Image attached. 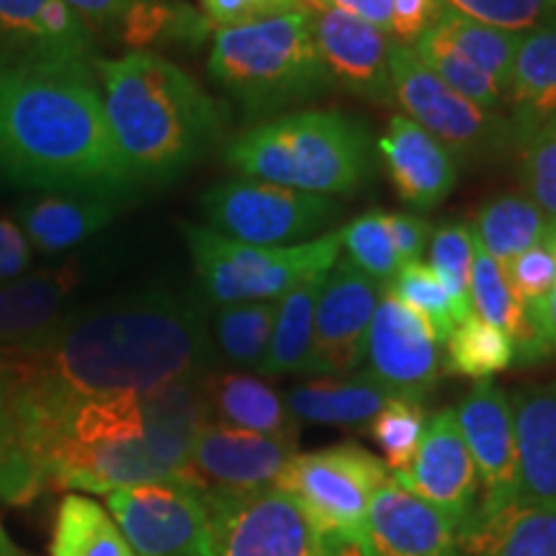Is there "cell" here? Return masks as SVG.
Masks as SVG:
<instances>
[{
  "mask_svg": "<svg viewBox=\"0 0 556 556\" xmlns=\"http://www.w3.org/2000/svg\"><path fill=\"white\" fill-rule=\"evenodd\" d=\"M65 3L99 29H116L137 0H65Z\"/></svg>",
  "mask_w": 556,
  "mask_h": 556,
  "instance_id": "f907efd6",
  "label": "cell"
},
{
  "mask_svg": "<svg viewBox=\"0 0 556 556\" xmlns=\"http://www.w3.org/2000/svg\"><path fill=\"white\" fill-rule=\"evenodd\" d=\"M225 160L248 180L348 197L371 176V135L343 111H296L242 131Z\"/></svg>",
  "mask_w": 556,
  "mask_h": 556,
  "instance_id": "5b68a950",
  "label": "cell"
},
{
  "mask_svg": "<svg viewBox=\"0 0 556 556\" xmlns=\"http://www.w3.org/2000/svg\"><path fill=\"white\" fill-rule=\"evenodd\" d=\"M0 170L34 189L106 201L139 186L80 60H0Z\"/></svg>",
  "mask_w": 556,
  "mask_h": 556,
  "instance_id": "3957f363",
  "label": "cell"
},
{
  "mask_svg": "<svg viewBox=\"0 0 556 556\" xmlns=\"http://www.w3.org/2000/svg\"><path fill=\"white\" fill-rule=\"evenodd\" d=\"M278 299L268 302H242L217 307L212 323V343L222 358L238 368L261 371L268 356L270 336H274Z\"/></svg>",
  "mask_w": 556,
  "mask_h": 556,
  "instance_id": "1f68e13d",
  "label": "cell"
},
{
  "mask_svg": "<svg viewBox=\"0 0 556 556\" xmlns=\"http://www.w3.org/2000/svg\"><path fill=\"white\" fill-rule=\"evenodd\" d=\"M208 75L250 119L315 101L332 83L312 37L309 5L258 24L219 29Z\"/></svg>",
  "mask_w": 556,
  "mask_h": 556,
  "instance_id": "8992f818",
  "label": "cell"
},
{
  "mask_svg": "<svg viewBox=\"0 0 556 556\" xmlns=\"http://www.w3.org/2000/svg\"><path fill=\"white\" fill-rule=\"evenodd\" d=\"M307 5V0H201L206 21L217 26V31L287 16V13L304 11Z\"/></svg>",
  "mask_w": 556,
  "mask_h": 556,
  "instance_id": "f6af8a7d",
  "label": "cell"
},
{
  "mask_svg": "<svg viewBox=\"0 0 556 556\" xmlns=\"http://www.w3.org/2000/svg\"><path fill=\"white\" fill-rule=\"evenodd\" d=\"M379 299L381 287L374 278L338 258L315 307V374L345 377L364 364L368 325Z\"/></svg>",
  "mask_w": 556,
  "mask_h": 556,
  "instance_id": "9a60e30c",
  "label": "cell"
},
{
  "mask_svg": "<svg viewBox=\"0 0 556 556\" xmlns=\"http://www.w3.org/2000/svg\"><path fill=\"white\" fill-rule=\"evenodd\" d=\"M116 206L96 197H41L18 208L21 229L41 253H62L109 225Z\"/></svg>",
  "mask_w": 556,
  "mask_h": 556,
  "instance_id": "484cf974",
  "label": "cell"
},
{
  "mask_svg": "<svg viewBox=\"0 0 556 556\" xmlns=\"http://www.w3.org/2000/svg\"><path fill=\"white\" fill-rule=\"evenodd\" d=\"M31 266V242L18 222L0 217V283L24 276Z\"/></svg>",
  "mask_w": 556,
  "mask_h": 556,
  "instance_id": "c3c4849f",
  "label": "cell"
},
{
  "mask_svg": "<svg viewBox=\"0 0 556 556\" xmlns=\"http://www.w3.org/2000/svg\"><path fill=\"white\" fill-rule=\"evenodd\" d=\"M443 9L505 31H531L556 21V0H441Z\"/></svg>",
  "mask_w": 556,
  "mask_h": 556,
  "instance_id": "7bdbcfd3",
  "label": "cell"
},
{
  "mask_svg": "<svg viewBox=\"0 0 556 556\" xmlns=\"http://www.w3.org/2000/svg\"><path fill=\"white\" fill-rule=\"evenodd\" d=\"M430 268L441 278L451 299L464 315H471L469 302V276H471V255H475V238L471 227L464 222H443L441 227L430 235Z\"/></svg>",
  "mask_w": 556,
  "mask_h": 556,
  "instance_id": "60d3db41",
  "label": "cell"
},
{
  "mask_svg": "<svg viewBox=\"0 0 556 556\" xmlns=\"http://www.w3.org/2000/svg\"><path fill=\"white\" fill-rule=\"evenodd\" d=\"M389 475L387 464L358 443L296 454L278 475V490L296 497L325 536L358 548L368 505Z\"/></svg>",
  "mask_w": 556,
  "mask_h": 556,
  "instance_id": "ba28073f",
  "label": "cell"
},
{
  "mask_svg": "<svg viewBox=\"0 0 556 556\" xmlns=\"http://www.w3.org/2000/svg\"><path fill=\"white\" fill-rule=\"evenodd\" d=\"M384 291L413 309L428 325L438 343H446L456 325L469 317L456 307V302L441 283V278L435 276V270L422 261L402 266Z\"/></svg>",
  "mask_w": 556,
  "mask_h": 556,
  "instance_id": "8d00e7d4",
  "label": "cell"
},
{
  "mask_svg": "<svg viewBox=\"0 0 556 556\" xmlns=\"http://www.w3.org/2000/svg\"><path fill=\"white\" fill-rule=\"evenodd\" d=\"M75 263L0 283V356L26 351L62 319V304L78 287Z\"/></svg>",
  "mask_w": 556,
  "mask_h": 556,
  "instance_id": "7402d4cb",
  "label": "cell"
},
{
  "mask_svg": "<svg viewBox=\"0 0 556 556\" xmlns=\"http://www.w3.org/2000/svg\"><path fill=\"white\" fill-rule=\"evenodd\" d=\"M204 492L217 556H358L325 536L296 497L278 486L258 492Z\"/></svg>",
  "mask_w": 556,
  "mask_h": 556,
  "instance_id": "9c48e42d",
  "label": "cell"
},
{
  "mask_svg": "<svg viewBox=\"0 0 556 556\" xmlns=\"http://www.w3.org/2000/svg\"><path fill=\"white\" fill-rule=\"evenodd\" d=\"M433 26L507 96L513 78V62H516L523 34L479 24V21L464 18L448 9L441 11Z\"/></svg>",
  "mask_w": 556,
  "mask_h": 556,
  "instance_id": "d6a6232c",
  "label": "cell"
},
{
  "mask_svg": "<svg viewBox=\"0 0 556 556\" xmlns=\"http://www.w3.org/2000/svg\"><path fill=\"white\" fill-rule=\"evenodd\" d=\"M50 556H137L106 507L78 492L60 500Z\"/></svg>",
  "mask_w": 556,
  "mask_h": 556,
  "instance_id": "f1b7e54d",
  "label": "cell"
},
{
  "mask_svg": "<svg viewBox=\"0 0 556 556\" xmlns=\"http://www.w3.org/2000/svg\"><path fill=\"white\" fill-rule=\"evenodd\" d=\"M325 276L328 274L302 278L278 299L268 356L258 371L263 377L315 374V307Z\"/></svg>",
  "mask_w": 556,
  "mask_h": 556,
  "instance_id": "4316f807",
  "label": "cell"
},
{
  "mask_svg": "<svg viewBox=\"0 0 556 556\" xmlns=\"http://www.w3.org/2000/svg\"><path fill=\"white\" fill-rule=\"evenodd\" d=\"M454 413L482 482L477 520L469 536L464 539V548L469 554V546L482 536L492 520L518 507L516 426H513L510 394L492 379L475 381Z\"/></svg>",
  "mask_w": 556,
  "mask_h": 556,
  "instance_id": "7c38bea8",
  "label": "cell"
},
{
  "mask_svg": "<svg viewBox=\"0 0 556 556\" xmlns=\"http://www.w3.org/2000/svg\"><path fill=\"white\" fill-rule=\"evenodd\" d=\"M415 58L426 65L435 78H441L448 88L462 93L464 99L477 103L479 109L495 111L505 103V93L479 70L475 62L464 58L451 41L443 37L435 26L422 34L420 39L409 45Z\"/></svg>",
  "mask_w": 556,
  "mask_h": 556,
  "instance_id": "d590c367",
  "label": "cell"
},
{
  "mask_svg": "<svg viewBox=\"0 0 556 556\" xmlns=\"http://www.w3.org/2000/svg\"><path fill=\"white\" fill-rule=\"evenodd\" d=\"M556 556V507H513L492 520L469 556Z\"/></svg>",
  "mask_w": 556,
  "mask_h": 556,
  "instance_id": "836d02e7",
  "label": "cell"
},
{
  "mask_svg": "<svg viewBox=\"0 0 556 556\" xmlns=\"http://www.w3.org/2000/svg\"><path fill=\"white\" fill-rule=\"evenodd\" d=\"M405 397L397 389L368 371H353L345 377L315 379L309 384L287 392V407L299 422L338 428H368V422L384 409L389 402ZM415 400V397H413Z\"/></svg>",
  "mask_w": 556,
  "mask_h": 556,
  "instance_id": "603a6c76",
  "label": "cell"
},
{
  "mask_svg": "<svg viewBox=\"0 0 556 556\" xmlns=\"http://www.w3.org/2000/svg\"><path fill=\"white\" fill-rule=\"evenodd\" d=\"M204 377L80 400L21 426L47 482L62 490L109 495L124 486L191 479L193 443L208 420Z\"/></svg>",
  "mask_w": 556,
  "mask_h": 556,
  "instance_id": "7a4b0ae2",
  "label": "cell"
},
{
  "mask_svg": "<svg viewBox=\"0 0 556 556\" xmlns=\"http://www.w3.org/2000/svg\"><path fill=\"white\" fill-rule=\"evenodd\" d=\"M505 101L510 103V137L523 144L556 116V21L523 31Z\"/></svg>",
  "mask_w": 556,
  "mask_h": 556,
  "instance_id": "cb8c5ba5",
  "label": "cell"
},
{
  "mask_svg": "<svg viewBox=\"0 0 556 556\" xmlns=\"http://www.w3.org/2000/svg\"><path fill=\"white\" fill-rule=\"evenodd\" d=\"M548 222L552 219L526 193H500L479 208L471 235L490 253V258L505 268L544 238Z\"/></svg>",
  "mask_w": 556,
  "mask_h": 556,
  "instance_id": "83f0119b",
  "label": "cell"
},
{
  "mask_svg": "<svg viewBox=\"0 0 556 556\" xmlns=\"http://www.w3.org/2000/svg\"><path fill=\"white\" fill-rule=\"evenodd\" d=\"M364 361L368 374L415 400H426L443 371L441 343L433 332L413 309L387 291L368 325Z\"/></svg>",
  "mask_w": 556,
  "mask_h": 556,
  "instance_id": "e0dca14e",
  "label": "cell"
},
{
  "mask_svg": "<svg viewBox=\"0 0 556 556\" xmlns=\"http://www.w3.org/2000/svg\"><path fill=\"white\" fill-rule=\"evenodd\" d=\"M358 556H469L456 531L397 479L389 477L368 505Z\"/></svg>",
  "mask_w": 556,
  "mask_h": 556,
  "instance_id": "d6986e66",
  "label": "cell"
},
{
  "mask_svg": "<svg viewBox=\"0 0 556 556\" xmlns=\"http://www.w3.org/2000/svg\"><path fill=\"white\" fill-rule=\"evenodd\" d=\"M548 225H552V222H548ZM505 276L520 304L552 294V289L556 287V263L552 248H548L546 235L536 242V245L528 248L526 253H520L518 258L507 263Z\"/></svg>",
  "mask_w": 556,
  "mask_h": 556,
  "instance_id": "ee69618b",
  "label": "cell"
},
{
  "mask_svg": "<svg viewBox=\"0 0 556 556\" xmlns=\"http://www.w3.org/2000/svg\"><path fill=\"white\" fill-rule=\"evenodd\" d=\"M50 486L13 405V381L0 364V503L29 505Z\"/></svg>",
  "mask_w": 556,
  "mask_h": 556,
  "instance_id": "f546056e",
  "label": "cell"
},
{
  "mask_svg": "<svg viewBox=\"0 0 556 556\" xmlns=\"http://www.w3.org/2000/svg\"><path fill=\"white\" fill-rule=\"evenodd\" d=\"M114 31L135 52H148V47L157 45L197 47L208 37L212 24L204 13L178 0H137Z\"/></svg>",
  "mask_w": 556,
  "mask_h": 556,
  "instance_id": "4dcf8cb0",
  "label": "cell"
},
{
  "mask_svg": "<svg viewBox=\"0 0 556 556\" xmlns=\"http://www.w3.org/2000/svg\"><path fill=\"white\" fill-rule=\"evenodd\" d=\"M106 510L137 556H217L212 513L191 479L114 490Z\"/></svg>",
  "mask_w": 556,
  "mask_h": 556,
  "instance_id": "8fae6325",
  "label": "cell"
},
{
  "mask_svg": "<svg viewBox=\"0 0 556 556\" xmlns=\"http://www.w3.org/2000/svg\"><path fill=\"white\" fill-rule=\"evenodd\" d=\"M296 441L206 420L193 443L189 477L206 492H258L276 484Z\"/></svg>",
  "mask_w": 556,
  "mask_h": 556,
  "instance_id": "2e32d148",
  "label": "cell"
},
{
  "mask_svg": "<svg viewBox=\"0 0 556 556\" xmlns=\"http://www.w3.org/2000/svg\"><path fill=\"white\" fill-rule=\"evenodd\" d=\"M103 109L124 163L137 184H168L212 150L222 111L204 88L155 52L93 60Z\"/></svg>",
  "mask_w": 556,
  "mask_h": 556,
  "instance_id": "277c9868",
  "label": "cell"
},
{
  "mask_svg": "<svg viewBox=\"0 0 556 556\" xmlns=\"http://www.w3.org/2000/svg\"><path fill=\"white\" fill-rule=\"evenodd\" d=\"M191 250L201 289L214 307L281 299L294 283L328 274L340 258V229L296 245H245L214 232L212 227L180 225Z\"/></svg>",
  "mask_w": 556,
  "mask_h": 556,
  "instance_id": "52a82bcc",
  "label": "cell"
},
{
  "mask_svg": "<svg viewBox=\"0 0 556 556\" xmlns=\"http://www.w3.org/2000/svg\"><path fill=\"white\" fill-rule=\"evenodd\" d=\"M389 238H392L394 253H397L400 268L409 266V263H420L422 253H426L430 235H433V227H430L428 219L417 217V214H384Z\"/></svg>",
  "mask_w": 556,
  "mask_h": 556,
  "instance_id": "bcb514c9",
  "label": "cell"
},
{
  "mask_svg": "<svg viewBox=\"0 0 556 556\" xmlns=\"http://www.w3.org/2000/svg\"><path fill=\"white\" fill-rule=\"evenodd\" d=\"M426 407L422 400L413 397H397L381 409V413L368 422V435L377 441L387 464L389 475H400L409 467L417 446H420V438L426 433Z\"/></svg>",
  "mask_w": 556,
  "mask_h": 556,
  "instance_id": "f35d334b",
  "label": "cell"
},
{
  "mask_svg": "<svg viewBox=\"0 0 556 556\" xmlns=\"http://www.w3.org/2000/svg\"><path fill=\"white\" fill-rule=\"evenodd\" d=\"M312 37L336 86L374 103H394L389 39L377 26L343 11L309 5Z\"/></svg>",
  "mask_w": 556,
  "mask_h": 556,
  "instance_id": "ac0fdd59",
  "label": "cell"
},
{
  "mask_svg": "<svg viewBox=\"0 0 556 556\" xmlns=\"http://www.w3.org/2000/svg\"><path fill=\"white\" fill-rule=\"evenodd\" d=\"M546 240H548V248H552V255H554V263H556V222H552V225H548Z\"/></svg>",
  "mask_w": 556,
  "mask_h": 556,
  "instance_id": "db71d44e",
  "label": "cell"
},
{
  "mask_svg": "<svg viewBox=\"0 0 556 556\" xmlns=\"http://www.w3.org/2000/svg\"><path fill=\"white\" fill-rule=\"evenodd\" d=\"M520 148V180L526 197L556 222V116L539 127Z\"/></svg>",
  "mask_w": 556,
  "mask_h": 556,
  "instance_id": "b9f144b4",
  "label": "cell"
},
{
  "mask_svg": "<svg viewBox=\"0 0 556 556\" xmlns=\"http://www.w3.org/2000/svg\"><path fill=\"white\" fill-rule=\"evenodd\" d=\"M204 309L173 291H142L62 317L26 351L0 356L21 420L80 400L150 392L212 371Z\"/></svg>",
  "mask_w": 556,
  "mask_h": 556,
  "instance_id": "6da1fadb",
  "label": "cell"
},
{
  "mask_svg": "<svg viewBox=\"0 0 556 556\" xmlns=\"http://www.w3.org/2000/svg\"><path fill=\"white\" fill-rule=\"evenodd\" d=\"M475 238V235H471ZM469 302L471 312L484 319L492 328L503 330L513 340L516 348L518 338L523 336V304L513 294L507 283L505 268L500 266L490 253L479 245L475 238V255H471V276H469Z\"/></svg>",
  "mask_w": 556,
  "mask_h": 556,
  "instance_id": "74e56055",
  "label": "cell"
},
{
  "mask_svg": "<svg viewBox=\"0 0 556 556\" xmlns=\"http://www.w3.org/2000/svg\"><path fill=\"white\" fill-rule=\"evenodd\" d=\"M379 152L394 191L407 206L428 212L454 191V152L407 116L389 119L379 137Z\"/></svg>",
  "mask_w": 556,
  "mask_h": 556,
  "instance_id": "ffe728a7",
  "label": "cell"
},
{
  "mask_svg": "<svg viewBox=\"0 0 556 556\" xmlns=\"http://www.w3.org/2000/svg\"><path fill=\"white\" fill-rule=\"evenodd\" d=\"M307 3L319 5V9L343 11L348 16H356L377 26L384 34L392 29V0H307Z\"/></svg>",
  "mask_w": 556,
  "mask_h": 556,
  "instance_id": "681fc988",
  "label": "cell"
},
{
  "mask_svg": "<svg viewBox=\"0 0 556 556\" xmlns=\"http://www.w3.org/2000/svg\"><path fill=\"white\" fill-rule=\"evenodd\" d=\"M394 479L441 513L464 546L479 510V477L454 409L428 417L413 462Z\"/></svg>",
  "mask_w": 556,
  "mask_h": 556,
  "instance_id": "4fadbf2b",
  "label": "cell"
},
{
  "mask_svg": "<svg viewBox=\"0 0 556 556\" xmlns=\"http://www.w3.org/2000/svg\"><path fill=\"white\" fill-rule=\"evenodd\" d=\"M516 364V348L503 330L492 328L475 312L456 325L446 340V361L443 368L448 374L469 379H490L492 374L505 371Z\"/></svg>",
  "mask_w": 556,
  "mask_h": 556,
  "instance_id": "e575fe53",
  "label": "cell"
},
{
  "mask_svg": "<svg viewBox=\"0 0 556 556\" xmlns=\"http://www.w3.org/2000/svg\"><path fill=\"white\" fill-rule=\"evenodd\" d=\"M208 227L245 245H296L332 225L340 206L330 197L261 180H225L201 193Z\"/></svg>",
  "mask_w": 556,
  "mask_h": 556,
  "instance_id": "30bf717a",
  "label": "cell"
},
{
  "mask_svg": "<svg viewBox=\"0 0 556 556\" xmlns=\"http://www.w3.org/2000/svg\"><path fill=\"white\" fill-rule=\"evenodd\" d=\"M340 242L348 253L345 261L374 278L381 289L389 287L392 278L397 276L400 261L392 238H389L384 212L361 214L358 219L340 229Z\"/></svg>",
  "mask_w": 556,
  "mask_h": 556,
  "instance_id": "ab89813d",
  "label": "cell"
},
{
  "mask_svg": "<svg viewBox=\"0 0 556 556\" xmlns=\"http://www.w3.org/2000/svg\"><path fill=\"white\" fill-rule=\"evenodd\" d=\"M0 556H31L26 548H21L16 541L9 536V531H5L3 523H0Z\"/></svg>",
  "mask_w": 556,
  "mask_h": 556,
  "instance_id": "816d5d0a",
  "label": "cell"
},
{
  "mask_svg": "<svg viewBox=\"0 0 556 556\" xmlns=\"http://www.w3.org/2000/svg\"><path fill=\"white\" fill-rule=\"evenodd\" d=\"M546 309H548V323H552V330L556 336V287L552 289V294L546 296Z\"/></svg>",
  "mask_w": 556,
  "mask_h": 556,
  "instance_id": "f5cc1de1",
  "label": "cell"
},
{
  "mask_svg": "<svg viewBox=\"0 0 556 556\" xmlns=\"http://www.w3.org/2000/svg\"><path fill=\"white\" fill-rule=\"evenodd\" d=\"M518 446V507H556V381L510 394Z\"/></svg>",
  "mask_w": 556,
  "mask_h": 556,
  "instance_id": "44dd1931",
  "label": "cell"
},
{
  "mask_svg": "<svg viewBox=\"0 0 556 556\" xmlns=\"http://www.w3.org/2000/svg\"><path fill=\"white\" fill-rule=\"evenodd\" d=\"M441 0H392V29L394 41L413 45L426 34L441 16Z\"/></svg>",
  "mask_w": 556,
  "mask_h": 556,
  "instance_id": "7dc6e473",
  "label": "cell"
},
{
  "mask_svg": "<svg viewBox=\"0 0 556 556\" xmlns=\"http://www.w3.org/2000/svg\"><path fill=\"white\" fill-rule=\"evenodd\" d=\"M208 420L296 441L299 420L289 413L287 400L253 374L208 371L204 377Z\"/></svg>",
  "mask_w": 556,
  "mask_h": 556,
  "instance_id": "d4e9b609",
  "label": "cell"
},
{
  "mask_svg": "<svg viewBox=\"0 0 556 556\" xmlns=\"http://www.w3.org/2000/svg\"><path fill=\"white\" fill-rule=\"evenodd\" d=\"M389 73L394 101L451 152H477L495 139L497 122L490 111L448 88L407 45L394 39L389 41Z\"/></svg>",
  "mask_w": 556,
  "mask_h": 556,
  "instance_id": "5bb4252c",
  "label": "cell"
}]
</instances>
